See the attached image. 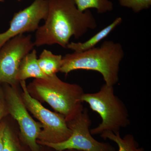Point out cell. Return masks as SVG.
Listing matches in <instances>:
<instances>
[{"mask_svg":"<svg viewBox=\"0 0 151 151\" xmlns=\"http://www.w3.org/2000/svg\"><path fill=\"white\" fill-rule=\"evenodd\" d=\"M48 14L43 25L36 32L34 46L59 45L67 48L70 38L78 39L97 27L89 10L81 12L73 0H47Z\"/></svg>","mask_w":151,"mask_h":151,"instance_id":"cell-1","label":"cell"},{"mask_svg":"<svg viewBox=\"0 0 151 151\" xmlns=\"http://www.w3.org/2000/svg\"><path fill=\"white\" fill-rule=\"evenodd\" d=\"M124 56L121 44L106 40L99 47L65 55L59 72L67 75L77 70L97 71L103 76L105 84L114 86L119 81L120 63Z\"/></svg>","mask_w":151,"mask_h":151,"instance_id":"cell-2","label":"cell"},{"mask_svg":"<svg viewBox=\"0 0 151 151\" xmlns=\"http://www.w3.org/2000/svg\"><path fill=\"white\" fill-rule=\"evenodd\" d=\"M27 88L31 97L41 103H47L67 122L84 110L81 101L84 93L83 88L78 84L62 81L56 74L46 78H35Z\"/></svg>","mask_w":151,"mask_h":151,"instance_id":"cell-3","label":"cell"},{"mask_svg":"<svg viewBox=\"0 0 151 151\" xmlns=\"http://www.w3.org/2000/svg\"><path fill=\"white\" fill-rule=\"evenodd\" d=\"M82 103L89 105L92 111L99 114L102 119L97 127L90 129L92 135H100L105 132H120L130 124L127 106L115 95L113 86L103 84L98 92L85 93L81 98Z\"/></svg>","mask_w":151,"mask_h":151,"instance_id":"cell-4","label":"cell"},{"mask_svg":"<svg viewBox=\"0 0 151 151\" xmlns=\"http://www.w3.org/2000/svg\"><path fill=\"white\" fill-rule=\"evenodd\" d=\"M21 95L28 111L42 125L38 142L56 144L62 142L70 137L71 131L64 117L56 112L44 107L41 103L31 97L28 92L25 81L19 82Z\"/></svg>","mask_w":151,"mask_h":151,"instance_id":"cell-5","label":"cell"},{"mask_svg":"<svg viewBox=\"0 0 151 151\" xmlns=\"http://www.w3.org/2000/svg\"><path fill=\"white\" fill-rule=\"evenodd\" d=\"M4 84L3 91L7 109L9 114L18 124L21 141L30 151H41V146L37 141L42 125L30 115L22 99L18 86Z\"/></svg>","mask_w":151,"mask_h":151,"instance_id":"cell-6","label":"cell"},{"mask_svg":"<svg viewBox=\"0 0 151 151\" xmlns=\"http://www.w3.org/2000/svg\"><path fill=\"white\" fill-rule=\"evenodd\" d=\"M67 123L68 128L71 131V134L66 140L56 144L47 142H38V144L55 151L66 150L116 151L115 148L111 144L99 142L92 137L90 129L91 120L87 108H84L83 111L76 118Z\"/></svg>","mask_w":151,"mask_h":151,"instance_id":"cell-7","label":"cell"},{"mask_svg":"<svg viewBox=\"0 0 151 151\" xmlns=\"http://www.w3.org/2000/svg\"><path fill=\"white\" fill-rule=\"evenodd\" d=\"M31 35H20L9 40L0 49V83L18 86L16 80L19 66L24 57L34 47Z\"/></svg>","mask_w":151,"mask_h":151,"instance_id":"cell-8","label":"cell"},{"mask_svg":"<svg viewBox=\"0 0 151 151\" xmlns=\"http://www.w3.org/2000/svg\"><path fill=\"white\" fill-rule=\"evenodd\" d=\"M47 0H35L27 7L14 14L9 29L0 33V49L9 40L24 33L36 31L48 14Z\"/></svg>","mask_w":151,"mask_h":151,"instance_id":"cell-9","label":"cell"},{"mask_svg":"<svg viewBox=\"0 0 151 151\" xmlns=\"http://www.w3.org/2000/svg\"><path fill=\"white\" fill-rule=\"evenodd\" d=\"M37 51L33 49L22 60L17 73L16 80L19 82L30 78H46L48 76L42 72L37 61Z\"/></svg>","mask_w":151,"mask_h":151,"instance_id":"cell-10","label":"cell"},{"mask_svg":"<svg viewBox=\"0 0 151 151\" xmlns=\"http://www.w3.org/2000/svg\"><path fill=\"white\" fill-rule=\"evenodd\" d=\"M122 17H119L115 19L110 24L101 29L99 32L84 42H69L67 48L76 52L86 51L94 47L100 42L107 37L118 26L122 23Z\"/></svg>","mask_w":151,"mask_h":151,"instance_id":"cell-11","label":"cell"},{"mask_svg":"<svg viewBox=\"0 0 151 151\" xmlns=\"http://www.w3.org/2000/svg\"><path fill=\"white\" fill-rule=\"evenodd\" d=\"M100 136L105 140H110L117 144L118 151H145L144 148L139 147V143L132 134H127L122 138L120 132L116 133L105 132Z\"/></svg>","mask_w":151,"mask_h":151,"instance_id":"cell-12","label":"cell"},{"mask_svg":"<svg viewBox=\"0 0 151 151\" xmlns=\"http://www.w3.org/2000/svg\"><path fill=\"white\" fill-rule=\"evenodd\" d=\"M40 67L47 76L59 72L63 64V56L53 54L51 51L43 50L37 60Z\"/></svg>","mask_w":151,"mask_h":151,"instance_id":"cell-13","label":"cell"},{"mask_svg":"<svg viewBox=\"0 0 151 151\" xmlns=\"http://www.w3.org/2000/svg\"><path fill=\"white\" fill-rule=\"evenodd\" d=\"M79 11L84 12L90 9H96L98 14L111 12L114 8L113 2L110 0H73Z\"/></svg>","mask_w":151,"mask_h":151,"instance_id":"cell-14","label":"cell"},{"mask_svg":"<svg viewBox=\"0 0 151 151\" xmlns=\"http://www.w3.org/2000/svg\"><path fill=\"white\" fill-rule=\"evenodd\" d=\"M3 151H25L18 135L5 123L3 134Z\"/></svg>","mask_w":151,"mask_h":151,"instance_id":"cell-15","label":"cell"},{"mask_svg":"<svg viewBox=\"0 0 151 151\" xmlns=\"http://www.w3.org/2000/svg\"><path fill=\"white\" fill-rule=\"evenodd\" d=\"M120 5L132 9L136 13L150 9L151 0H118Z\"/></svg>","mask_w":151,"mask_h":151,"instance_id":"cell-16","label":"cell"},{"mask_svg":"<svg viewBox=\"0 0 151 151\" xmlns=\"http://www.w3.org/2000/svg\"><path fill=\"white\" fill-rule=\"evenodd\" d=\"M7 114L9 113L6 106L4 91L3 89L0 88V125L3 118Z\"/></svg>","mask_w":151,"mask_h":151,"instance_id":"cell-17","label":"cell"},{"mask_svg":"<svg viewBox=\"0 0 151 151\" xmlns=\"http://www.w3.org/2000/svg\"><path fill=\"white\" fill-rule=\"evenodd\" d=\"M4 126L5 123L1 122L0 125V151L3 150V134Z\"/></svg>","mask_w":151,"mask_h":151,"instance_id":"cell-18","label":"cell"},{"mask_svg":"<svg viewBox=\"0 0 151 151\" xmlns=\"http://www.w3.org/2000/svg\"><path fill=\"white\" fill-rule=\"evenodd\" d=\"M83 151L78 150H63V151Z\"/></svg>","mask_w":151,"mask_h":151,"instance_id":"cell-19","label":"cell"},{"mask_svg":"<svg viewBox=\"0 0 151 151\" xmlns=\"http://www.w3.org/2000/svg\"><path fill=\"white\" fill-rule=\"evenodd\" d=\"M4 1V0H0V2H3Z\"/></svg>","mask_w":151,"mask_h":151,"instance_id":"cell-20","label":"cell"},{"mask_svg":"<svg viewBox=\"0 0 151 151\" xmlns=\"http://www.w3.org/2000/svg\"><path fill=\"white\" fill-rule=\"evenodd\" d=\"M18 1H21V0H18Z\"/></svg>","mask_w":151,"mask_h":151,"instance_id":"cell-21","label":"cell"},{"mask_svg":"<svg viewBox=\"0 0 151 151\" xmlns=\"http://www.w3.org/2000/svg\"><path fill=\"white\" fill-rule=\"evenodd\" d=\"M41 151H42V150H41Z\"/></svg>","mask_w":151,"mask_h":151,"instance_id":"cell-22","label":"cell"}]
</instances>
